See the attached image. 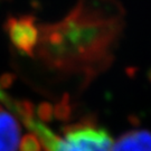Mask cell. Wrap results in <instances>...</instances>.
<instances>
[{
  "label": "cell",
  "mask_w": 151,
  "mask_h": 151,
  "mask_svg": "<svg viewBox=\"0 0 151 151\" xmlns=\"http://www.w3.org/2000/svg\"><path fill=\"white\" fill-rule=\"evenodd\" d=\"M0 102L32 132L45 151H112L113 140L102 127L91 122L72 124L56 133L38 116L30 103L11 97L0 87Z\"/></svg>",
  "instance_id": "obj_1"
},
{
  "label": "cell",
  "mask_w": 151,
  "mask_h": 151,
  "mask_svg": "<svg viewBox=\"0 0 151 151\" xmlns=\"http://www.w3.org/2000/svg\"><path fill=\"white\" fill-rule=\"evenodd\" d=\"M22 147L19 120L9 109L0 105V151H18Z\"/></svg>",
  "instance_id": "obj_2"
},
{
  "label": "cell",
  "mask_w": 151,
  "mask_h": 151,
  "mask_svg": "<svg viewBox=\"0 0 151 151\" xmlns=\"http://www.w3.org/2000/svg\"><path fill=\"white\" fill-rule=\"evenodd\" d=\"M112 151H151V132L130 130L113 142Z\"/></svg>",
  "instance_id": "obj_3"
}]
</instances>
